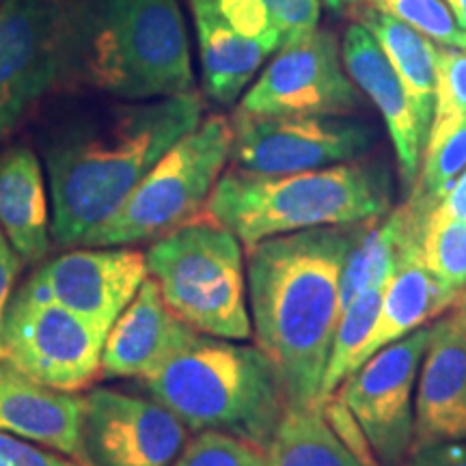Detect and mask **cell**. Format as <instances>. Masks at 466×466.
I'll return each mask as SVG.
<instances>
[{"label":"cell","instance_id":"1","mask_svg":"<svg viewBox=\"0 0 466 466\" xmlns=\"http://www.w3.org/2000/svg\"><path fill=\"white\" fill-rule=\"evenodd\" d=\"M199 91L160 100L63 97L44 110L35 145L50 186L52 240L78 247L113 217L184 134L201 124Z\"/></svg>","mask_w":466,"mask_h":466},{"label":"cell","instance_id":"2","mask_svg":"<svg viewBox=\"0 0 466 466\" xmlns=\"http://www.w3.org/2000/svg\"><path fill=\"white\" fill-rule=\"evenodd\" d=\"M363 225L313 227L247 247L253 333L288 406H318L339 322L343 261Z\"/></svg>","mask_w":466,"mask_h":466},{"label":"cell","instance_id":"3","mask_svg":"<svg viewBox=\"0 0 466 466\" xmlns=\"http://www.w3.org/2000/svg\"><path fill=\"white\" fill-rule=\"evenodd\" d=\"M58 91L127 102L195 91L177 0H58Z\"/></svg>","mask_w":466,"mask_h":466},{"label":"cell","instance_id":"4","mask_svg":"<svg viewBox=\"0 0 466 466\" xmlns=\"http://www.w3.org/2000/svg\"><path fill=\"white\" fill-rule=\"evenodd\" d=\"M393 208V179L380 162L352 160L291 175H220L206 212L242 247L285 233L367 223Z\"/></svg>","mask_w":466,"mask_h":466},{"label":"cell","instance_id":"5","mask_svg":"<svg viewBox=\"0 0 466 466\" xmlns=\"http://www.w3.org/2000/svg\"><path fill=\"white\" fill-rule=\"evenodd\" d=\"M141 382L188 430H218L264 450L288 406L264 350L203 333H192Z\"/></svg>","mask_w":466,"mask_h":466},{"label":"cell","instance_id":"6","mask_svg":"<svg viewBox=\"0 0 466 466\" xmlns=\"http://www.w3.org/2000/svg\"><path fill=\"white\" fill-rule=\"evenodd\" d=\"M145 264L168 309L197 333L253 335L242 242L208 212L149 242Z\"/></svg>","mask_w":466,"mask_h":466},{"label":"cell","instance_id":"7","mask_svg":"<svg viewBox=\"0 0 466 466\" xmlns=\"http://www.w3.org/2000/svg\"><path fill=\"white\" fill-rule=\"evenodd\" d=\"M231 119L203 116L145 175L113 217L86 233L78 247H134L154 242L199 218L229 162Z\"/></svg>","mask_w":466,"mask_h":466},{"label":"cell","instance_id":"8","mask_svg":"<svg viewBox=\"0 0 466 466\" xmlns=\"http://www.w3.org/2000/svg\"><path fill=\"white\" fill-rule=\"evenodd\" d=\"M106 333L25 285L0 324V360L46 387L80 391L100 374Z\"/></svg>","mask_w":466,"mask_h":466},{"label":"cell","instance_id":"9","mask_svg":"<svg viewBox=\"0 0 466 466\" xmlns=\"http://www.w3.org/2000/svg\"><path fill=\"white\" fill-rule=\"evenodd\" d=\"M233 171L291 175L360 160L376 145V130L352 115L248 116L231 119Z\"/></svg>","mask_w":466,"mask_h":466},{"label":"cell","instance_id":"10","mask_svg":"<svg viewBox=\"0 0 466 466\" xmlns=\"http://www.w3.org/2000/svg\"><path fill=\"white\" fill-rule=\"evenodd\" d=\"M363 93L343 66L335 33L316 28L283 46L258 83L244 93L236 113L248 116L357 115Z\"/></svg>","mask_w":466,"mask_h":466},{"label":"cell","instance_id":"11","mask_svg":"<svg viewBox=\"0 0 466 466\" xmlns=\"http://www.w3.org/2000/svg\"><path fill=\"white\" fill-rule=\"evenodd\" d=\"M430 329L382 348L339 384L335 395L352 412L380 466H400L415 436V389Z\"/></svg>","mask_w":466,"mask_h":466},{"label":"cell","instance_id":"12","mask_svg":"<svg viewBox=\"0 0 466 466\" xmlns=\"http://www.w3.org/2000/svg\"><path fill=\"white\" fill-rule=\"evenodd\" d=\"M58 91V0H0V143Z\"/></svg>","mask_w":466,"mask_h":466},{"label":"cell","instance_id":"13","mask_svg":"<svg viewBox=\"0 0 466 466\" xmlns=\"http://www.w3.org/2000/svg\"><path fill=\"white\" fill-rule=\"evenodd\" d=\"M188 428L154 398L96 387L83 395V447L89 466H171Z\"/></svg>","mask_w":466,"mask_h":466},{"label":"cell","instance_id":"14","mask_svg":"<svg viewBox=\"0 0 466 466\" xmlns=\"http://www.w3.org/2000/svg\"><path fill=\"white\" fill-rule=\"evenodd\" d=\"M145 253L132 247H83L42 261L25 288L58 302L108 335L147 279Z\"/></svg>","mask_w":466,"mask_h":466},{"label":"cell","instance_id":"15","mask_svg":"<svg viewBox=\"0 0 466 466\" xmlns=\"http://www.w3.org/2000/svg\"><path fill=\"white\" fill-rule=\"evenodd\" d=\"M447 441H466V313L460 309H450L430 326L410 451Z\"/></svg>","mask_w":466,"mask_h":466},{"label":"cell","instance_id":"16","mask_svg":"<svg viewBox=\"0 0 466 466\" xmlns=\"http://www.w3.org/2000/svg\"><path fill=\"white\" fill-rule=\"evenodd\" d=\"M341 56L352 83L382 115L398 158L401 184L412 188L421 167L425 137L400 76L395 74L374 35L354 20L346 28Z\"/></svg>","mask_w":466,"mask_h":466},{"label":"cell","instance_id":"17","mask_svg":"<svg viewBox=\"0 0 466 466\" xmlns=\"http://www.w3.org/2000/svg\"><path fill=\"white\" fill-rule=\"evenodd\" d=\"M192 333L197 330L175 316L162 299L158 283L147 277L134 300L110 326L102 350L100 374L145 380Z\"/></svg>","mask_w":466,"mask_h":466},{"label":"cell","instance_id":"18","mask_svg":"<svg viewBox=\"0 0 466 466\" xmlns=\"http://www.w3.org/2000/svg\"><path fill=\"white\" fill-rule=\"evenodd\" d=\"M0 430L37 442L83 466V395L46 387L0 360Z\"/></svg>","mask_w":466,"mask_h":466},{"label":"cell","instance_id":"19","mask_svg":"<svg viewBox=\"0 0 466 466\" xmlns=\"http://www.w3.org/2000/svg\"><path fill=\"white\" fill-rule=\"evenodd\" d=\"M0 231L26 264L48 258L52 209L46 168L26 143H0Z\"/></svg>","mask_w":466,"mask_h":466},{"label":"cell","instance_id":"20","mask_svg":"<svg viewBox=\"0 0 466 466\" xmlns=\"http://www.w3.org/2000/svg\"><path fill=\"white\" fill-rule=\"evenodd\" d=\"M451 309V299L441 289L432 272L423 264L421 240L401 248L395 268L384 285V296L370 339L360 348L354 371L382 348L404 339L425 322ZM352 371V374H354Z\"/></svg>","mask_w":466,"mask_h":466},{"label":"cell","instance_id":"21","mask_svg":"<svg viewBox=\"0 0 466 466\" xmlns=\"http://www.w3.org/2000/svg\"><path fill=\"white\" fill-rule=\"evenodd\" d=\"M190 11L199 44L203 91L209 100L229 106L272 52L258 39L236 31L214 3H192Z\"/></svg>","mask_w":466,"mask_h":466},{"label":"cell","instance_id":"22","mask_svg":"<svg viewBox=\"0 0 466 466\" xmlns=\"http://www.w3.org/2000/svg\"><path fill=\"white\" fill-rule=\"evenodd\" d=\"M348 15H352L354 22L363 25L374 35L395 74L400 76L408 93V100H410L412 110L417 115L419 127H421L423 137L428 138L434 116L436 48L439 46L423 37L421 33H417L415 28L406 26L404 22L382 14L367 3L352 9Z\"/></svg>","mask_w":466,"mask_h":466},{"label":"cell","instance_id":"23","mask_svg":"<svg viewBox=\"0 0 466 466\" xmlns=\"http://www.w3.org/2000/svg\"><path fill=\"white\" fill-rule=\"evenodd\" d=\"M268 453L270 466H363L318 406H285Z\"/></svg>","mask_w":466,"mask_h":466},{"label":"cell","instance_id":"24","mask_svg":"<svg viewBox=\"0 0 466 466\" xmlns=\"http://www.w3.org/2000/svg\"><path fill=\"white\" fill-rule=\"evenodd\" d=\"M466 168V116L439 143L425 145L410 197L404 201L419 223H428L430 214Z\"/></svg>","mask_w":466,"mask_h":466},{"label":"cell","instance_id":"25","mask_svg":"<svg viewBox=\"0 0 466 466\" xmlns=\"http://www.w3.org/2000/svg\"><path fill=\"white\" fill-rule=\"evenodd\" d=\"M384 296V285L378 288H370L360 291L354 300L348 302L343 309L339 322H337V330L333 337V346H330V359L326 365L322 389H319L318 408L322 401L333 395L339 384L354 371L357 365V357L365 341L370 339L371 329H374L378 311H380Z\"/></svg>","mask_w":466,"mask_h":466},{"label":"cell","instance_id":"26","mask_svg":"<svg viewBox=\"0 0 466 466\" xmlns=\"http://www.w3.org/2000/svg\"><path fill=\"white\" fill-rule=\"evenodd\" d=\"M423 264L451 299L466 289V223L430 214L421 240Z\"/></svg>","mask_w":466,"mask_h":466},{"label":"cell","instance_id":"27","mask_svg":"<svg viewBox=\"0 0 466 466\" xmlns=\"http://www.w3.org/2000/svg\"><path fill=\"white\" fill-rule=\"evenodd\" d=\"M466 116V50L436 48L434 116L425 145L439 143ZM425 149V147H423Z\"/></svg>","mask_w":466,"mask_h":466},{"label":"cell","instance_id":"28","mask_svg":"<svg viewBox=\"0 0 466 466\" xmlns=\"http://www.w3.org/2000/svg\"><path fill=\"white\" fill-rule=\"evenodd\" d=\"M367 5L415 28L441 48L466 50V31L445 0H370Z\"/></svg>","mask_w":466,"mask_h":466},{"label":"cell","instance_id":"29","mask_svg":"<svg viewBox=\"0 0 466 466\" xmlns=\"http://www.w3.org/2000/svg\"><path fill=\"white\" fill-rule=\"evenodd\" d=\"M173 466H270V453L240 436L201 430L186 441Z\"/></svg>","mask_w":466,"mask_h":466},{"label":"cell","instance_id":"30","mask_svg":"<svg viewBox=\"0 0 466 466\" xmlns=\"http://www.w3.org/2000/svg\"><path fill=\"white\" fill-rule=\"evenodd\" d=\"M214 7L236 31L258 39L270 52L281 50V33L268 14L264 0H217Z\"/></svg>","mask_w":466,"mask_h":466},{"label":"cell","instance_id":"31","mask_svg":"<svg viewBox=\"0 0 466 466\" xmlns=\"http://www.w3.org/2000/svg\"><path fill=\"white\" fill-rule=\"evenodd\" d=\"M264 5L281 33L283 46L299 42L319 28L322 0H264Z\"/></svg>","mask_w":466,"mask_h":466},{"label":"cell","instance_id":"32","mask_svg":"<svg viewBox=\"0 0 466 466\" xmlns=\"http://www.w3.org/2000/svg\"><path fill=\"white\" fill-rule=\"evenodd\" d=\"M319 410H322L324 419L329 421L330 428H333V432L339 436V441L352 451V456L357 458L360 464L380 466L374 450H371L370 441H367L363 428H360L352 412L348 410V406L343 404L335 393L329 395V398L322 401Z\"/></svg>","mask_w":466,"mask_h":466},{"label":"cell","instance_id":"33","mask_svg":"<svg viewBox=\"0 0 466 466\" xmlns=\"http://www.w3.org/2000/svg\"><path fill=\"white\" fill-rule=\"evenodd\" d=\"M0 466H83L48 447L0 430Z\"/></svg>","mask_w":466,"mask_h":466},{"label":"cell","instance_id":"34","mask_svg":"<svg viewBox=\"0 0 466 466\" xmlns=\"http://www.w3.org/2000/svg\"><path fill=\"white\" fill-rule=\"evenodd\" d=\"M401 466H466V441H447L408 453Z\"/></svg>","mask_w":466,"mask_h":466},{"label":"cell","instance_id":"35","mask_svg":"<svg viewBox=\"0 0 466 466\" xmlns=\"http://www.w3.org/2000/svg\"><path fill=\"white\" fill-rule=\"evenodd\" d=\"M20 266H22L20 255H17L14 247L9 244L7 236L0 231V324H3V318L5 313H7L11 296H14L15 277L17 272H20Z\"/></svg>","mask_w":466,"mask_h":466},{"label":"cell","instance_id":"36","mask_svg":"<svg viewBox=\"0 0 466 466\" xmlns=\"http://www.w3.org/2000/svg\"><path fill=\"white\" fill-rule=\"evenodd\" d=\"M432 214L442 218L464 220L466 223V168L456 182H453L451 188L447 190V195L442 197V201L434 208Z\"/></svg>","mask_w":466,"mask_h":466},{"label":"cell","instance_id":"37","mask_svg":"<svg viewBox=\"0 0 466 466\" xmlns=\"http://www.w3.org/2000/svg\"><path fill=\"white\" fill-rule=\"evenodd\" d=\"M365 3H370V0H322L324 7L333 11V14H350V11Z\"/></svg>","mask_w":466,"mask_h":466},{"label":"cell","instance_id":"38","mask_svg":"<svg viewBox=\"0 0 466 466\" xmlns=\"http://www.w3.org/2000/svg\"><path fill=\"white\" fill-rule=\"evenodd\" d=\"M445 3L453 11V15H456L458 25L466 31V0H445Z\"/></svg>","mask_w":466,"mask_h":466},{"label":"cell","instance_id":"39","mask_svg":"<svg viewBox=\"0 0 466 466\" xmlns=\"http://www.w3.org/2000/svg\"><path fill=\"white\" fill-rule=\"evenodd\" d=\"M451 309H460V311L466 313V289L458 296L456 302H453V305H451Z\"/></svg>","mask_w":466,"mask_h":466},{"label":"cell","instance_id":"40","mask_svg":"<svg viewBox=\"0 0 466 466\" xmlns=\"http://www.w3.org/2000/svg\"><path fill=\"white\" fill-rule=\"evenodd\" d=\"M188 3H217V0H188Z\"/></svg>","mask_w":466,"mask_h":466}]
</instances>
